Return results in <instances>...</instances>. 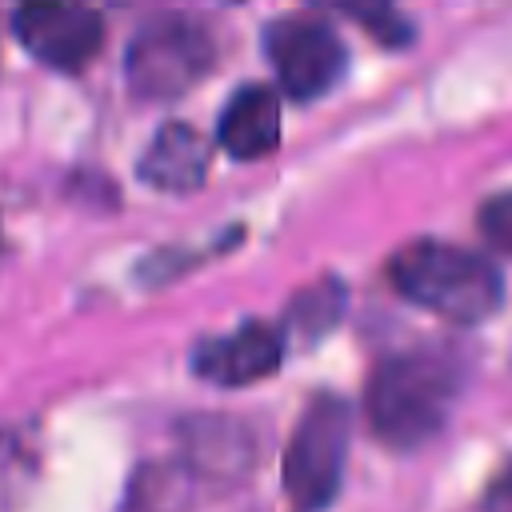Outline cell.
<instances>
[{
  "mask_svg": "<svg viewBox=\"0 0 512 512\" xmlns=\"http://www.w3.org/2000/svg\"><path fill=\"white\" fill-rule=\"evenodd\" d=\"M388 280L400 296L448 324H480L504 300L500 272L468 248L444 240H408L388 256Z\"/></svg>",
  "mask_w": 512,
  "mask_h": 512,
  "instance_id": "6da1fadb",
  "label": "cell"
},
{
  "mask_svg": "<svg viewBox=\"0 0 512 512\" xmlns=\"http://www.w3.org/2000/svg\"><path fill=\"white\" fill-rule=\"evenodd\" d=\"M456 400V368L436 352H400L376 364L364 416L372 432L392 448H416L440 432Z\"/></svg>",
  "mask_w": 512,
  "mask_h": 512,
  "instance_id": "7a4b0ae2",
  "label": "cell"
},
{
  "mask_svg": "<svg viewBox=\"0 0 512 512\" xmlns=\"http://www.w3.org/2000/svg\"><path fill=\"white\" fill-rule=\"evenodd\" d=\"M216 60V40L212 32L180 12L148 20L124 56L128 88L140 100H176L188 88H196Z\"/></svg>",
  "mask_w": 512,
  "mask_h": 512,
  "instance_id": "3957f363",
  "label": "cell"
},
{
  "mask_svg": "<svg viewBox=\"0 0 512 512\" xmlns=\"http://www.w3.org/2000/svg\"><path fill=\"white\" fill-rule=\"evenodd\" d=\"M348 404L340 396H316L284 452V492L296 512H320L332 504L340 476H344V456H348Z\"/></svg>",
  "mask_w": 512,
  "mask_h": 512,
  "instance_id": "277c9868",
  "label": "cell"
},
{
  "mask_svg": "<svg viewBox=\"0 0 512 512\" xmlns=\"http://www.w3.org/2000/svg\"><path fill=\"white\" fill-rule=\"evenodd\" d=\"M264 52L292 100H316L336 88L348 68L344 40L324 16H280L264 28Z\"/></svg>",
  "mask_w": 512,
  "mask_h": 512,
  "instance_id": "5b68a950",
  "label": "cell"
},
{
  "mask_svg": "<svg viewBox=\"0 0 512 512\" xmlns=\"http://www.w3.org/2000/svg\"><path fill=\"white\" fill-rule=\"evenodd\" d=\"M12 28L48 68L80 72L104 44V20L84 0H20Z\"/></svg>",
  "mask_w": 512,
  "mask_h": 512,
  "instance_id": "8992f818",
  "label": "cell"
},
{
  "mask_svg": "<svg viewBox=\"0 0 512 512\" xmlns=\"http://www.w3.org/2000/svg\"><path fill=\"white\" fill-rule=\"evenodd\" d=\"M284 332L264 320H244L228 336H208L192 352V372L220 388H244L272 376L284 360Z\"/></svg>",
  "mask_w": 512,
  "mask_h": 512,
  "instance_id": "52a82bcc",
  "label": "cell"
},
{
  "mask_svg": "<svg viewBox=\"0 0 512 512\" xmlns=\"http://www.w3.org/2000/svg\"><path fill=\"white\" fill-rule=\"evenodd\" d=\"M208 140L192 124H164L140 156V180L156 192H192L208 176Z\"/></svg>",
  "mask_w": 512,
  "mask_h": 512,
  "instance_id": "ba28073f",
  "label": "cell"
},
{
  "mask_svg": "<svg viewBox=\"0 0 512 512\" xmlns=\"http://www.w3.org/2000/svg\"><path fill=\"white\" fill-rule=\"evenodd\" d=\"M280 140V96L264 84H244L220 112V148L236 160H260Z\"/></svg>",
  "mask_w": 512,
  "mask_h": 512,
  "instance_id": "9c48e42d",
  "label": "cell"
},
{
  "mask_svg": "<svg viewBox=\"0 0 512 512\" xmlns=\"http://www.w3.org/2000/svg\"><path fill=\"white\" fill-rule=\"evenodd\" d=\"M312 4H320L324 12H340V16L356 20L384 48H404L416 36L412 20L396 8V0H312Z\"/></svg>",
  "mask_w": 512,
  "mask_h": 512,
  "instance_id": "30bf717a",
  "label": "cell"
},
{
  "mask_svg": "<svg viewBox=\"0 0 512 512\" xmlns=\"http://www.w3.org/2000/svg\"><path fill=\"white\" fill-rule=\"evenodd\" d=\"M340 308H344V292L336 280H320L304 292H296L288 300V312H284V328L292 336H304V340H316L324 336L336 320H340Z\"/></svg>",
  "mask_w": 512,
  "mask_h": 512,
  "instance_id": "8fae6325",
  "label": "cell"
},
{
  "mask_svg": "<svg viewBox=\"0 0 512 512\" xmlns=\"http://www.w3.org/2000/svg\"><path fill=\"white\" fill-rule=\"evenodd\" d=\"M184 504V476L168 464H148L132 480L124 512H180Z\"/></svg>",
  "mask_w": 512,
  "mask_h": 512,
  "instance_id": "7c38bea8",
  "label": "cell"
},
{
  "mask_svg": "<svg viewBox=\"0 0 512 512\" xmlns=\"http://www.w3.org/2000/svg\"><path fill=\"white\" fill-rule=\"evenodd\" d=\"M36 480V456L16 432H0V512H12Z\"/></svg>",
  "mask_w": 512,
  "mask_h": 512,
  "instance_id": "4fadbf2b",
  "label": "cell"
},
{
  "mask_svg": "<svg viewBox=\"0 0 512 512\" xmlns=\"http://www.w3.org/2000/svg\"><path fill=\"white\" fill-rule=\"evenodd\" d=\"M476 224H480V232L488 236L492 248L512 252V192L488 196V200L480 204V212H476Z\"/></svg>",
  "mask_w": 512,
  "mask_h": 512,
  "instance_id": "5bb4252c",
  "label": "cell"
},
{
  "mask_svg": "<svg viewBox=\"0 0 512 512\" xmlns=\"http://www.w3.org/2000/svg\"><path fill=\"white\" fill-rule=\"evenodd\" d=\"M484 512H512V464L488 484V492H484Z\"/></svg>",
  "mask_w": 512,
  "mask_h": 512,
  "instance_id": "9a60e30c",
  "label": "cell"
}]
</instances>
